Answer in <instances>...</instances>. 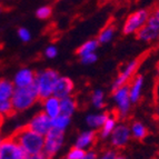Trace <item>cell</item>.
I'll return each instance as SVG.
<instances>
[{"instance_id": "1", "label": "cell", "mask_w": 159, "mask_h": 159, "mask_svg": "<svg viewBox=\"0 0 159 159\" xmlns=\"http://www.w3.org/2000/svg\"><path fill=\"white\" fill-rule=\"evenodd\" d=\"M15 139L19 143L26 151L28 159H45L43 154V145H45V136L36 133L30 129L28 126L20 127L12 134Z\"/></svg>"}, {"instance_id": "2", "label": "cell", "mask_w": 159, "mask_h": 159, "mask_svg": "<svg viewBox=\"0 0 159 159\" xmlns=\"http://www.w3.org/2000/svg\"><path fill=\"white\" fill-rule=\"evenodd\" d=\"M10 100L16 112H21L31 108L38 100H40L34 82L27 87H15Z\"/></svg>"}, {"instance_id": "3", "label": "cell", "mask_w": 159, "mask_h": 159, "mask_svg": "<svg viewBox=\"0 0 159 159\" xmlns=\"http://www.w3.org/2000/svg\"><path fill=\"white\" fill-rule=\"evenodd\" d=\"M59 74L53 69H45L36 74L34 85L37 87L40 100L52 95L55 84L58 80Z\"/></svg>"}, {"instance_id": "4", "label": "cell", "mask_w": 159, "mask_h": 159, "mask_svg": "<svg viewBox=\"0 0 159 159\" xmlns=\"http://www.w3.org/2000/svg\"><path fill=\"white\" fill-rule=\"evenodd\" d=\"M112 100L116 103V114L118 119H125L129 115L130 108H131V100H130L128 85L121 86L112 90Z\"/></svg>"}, {"instance_id": "5", "label": "cell", "mask_w": 159, "mask_h": 159, "mask_svg": "<svg viewBox=\"0 0 159 159\" xmlns=\"http://www.w3.org/2000/svg\"><path fill=\"white\" fill-rule=\"evenodd\" d=\"M65 131H61L56 128H51L45 136V145H43V154L46 158L55 157L64 145Z\"/></svg>"}, {"instance_id": "6", "label": "cell", "mask_w": 159, "mask_h": 159, "mask_svg": "<svg viewBox=\"0 0 159 159\" xmlns=\"http://www.w3.org/2000/svg\"><path fill=\"white\" fill-rule=\"evenodd\" d=\"M0 159H28V156L18 141L10 136L1 140Z\"/></svg>"}, {"instance_id": "7", "label": "cell", "mask_w": 159, "mask_h": 159, "mask_svg": "<svg viewBox=\"0 0 159 159\" xmlns=\"http://www.w3.org/2000/svg\"><path fill=\"white\" fill-rule=\"evenodd\" d=\"M149 11L146 9H141L133 12L127 17L125 24L122 26V34H136L141 27L146 25L149 17Z\"/></svg>"}, {"instance_id": "8", "label": "cell", "mask_w": 159, "mask_h": 159, "mask_svg": "<svg viewBox=\"0 0 159 159\" xmlns=\"http://www.w3.org/2000/svg\"><path fill=\"white\" fill-rule=\"evenodd\" d=\"M143 55H141L139 58L134 59V60L129 61L127 65H125V67L120 70V72L118 74L117 78L114 80V82H112V86H111L112 90L121 87V86L128 85V82L133 79L134 76L137 74V70H138V68H139V66H140L141 60L143 59Z\"/></svg>"}, {"instance_id": "9", "label": "cell", "mask_w": 159, "mask_h": 159, "mask_svg": "<svg viewBox=\"0 0 159 159\" xmlns=\"http://www.w3.org/2000/svg\"><path fill=\"white\" fill-rule=\"evenodd\" d=\"M110 143L112 148L116 149H122L128 145L129 140L131 139V134H130V128L126 124H117L116 128L111 133L110 137Z\"/></svg>"}, {"instance_id": "10", "label": "cell", "mask_w": 159, "mask_h": 159, "mask_svg": "<svg viewBox=\"0 0 159 159\" xmlns=\"http://www.w3.org/2000/svg\"><path fill=\"white\" fill-rule=\"evenodd\" d=\"M27 126L31 130H34V131H36V133L40 134V135L43 136L47 135L48 131L52 128L51 118L43 111H40L34 115Z\"/></svg>"}, {"instance_id": "11", "label": "cell", "mask_w": 159, "mask_h": 159, "mask_svg": "<svg viewBox=\"0 0 159 159\" xmlns=\"http://www.w3.org/2000/svg\"><path fill=\"white\" fill-rule=\"evenodd\" d=\"M75 90V84L70 78L68 77H61L59 76L58 80L55 84L53 87L52 95L56 96L57 98L62 99L65 97L71 96Z\"/></svg>"}, {"instance_id": "12", "label": "cell", "mask_w": 159, "mask_h": 159, "mask_svg": "<svg viewBox=\"0 0 159 159\" xmlns=\"http://www.w3.org/2000/svg\"><path fill=\"white\" fill-rule=\"evenodd\" d=\"M143 87V77L141 75L136 74L134 78L128 82V90H129L130 100L133 103H137L141 98Z\"/></svg>"}, {"instance_id": "13", "label": "cell", "mask_w": 159, "mask_h": 159, "mask_svg": "<svg viewBox=\"0 0 159 159\" xmlns=\"http://www.w3.org/2000/svg\"><path fill=\"white\" fill-rule=\"evenodd\" d=\"M36 79V74L34 70L29 68H22L18 70L15 78H13V85L15 87H27L32 85Z\"/></svg>"}, {"instance_id": "14", "label": "cell", "mask_w": 159, "mask_h": 159, "mask_svg": "<svg viewBox=\"0 0 159 159\" xmlns=\"http://www.w3.org/2000/svg\"><path fill=\"white\" fill-rule=\"evenodd\" d=\"M43 111L50 118L57 117L60 114V99L53 95L43 99Z\"/></svg>"}, {"instance_id": "15", "label": "cell", "mask_w": 159, "mask_h": 159, "mask_svg": "<svg viewBox=\"0 0 159 159\" xmlns=\"http://www.w3.org/2000/svg\"><path fill=\"white\" fill-rule=\"evenodd\" d=\"M97 134L93 130H87V131H84L78 136L77 140L75 143V146L79 147V148L88 150L93 146V143H96V139H97Z\"/></svg>"}, {"instance_id": "16", "label": "cell", "mask_w": 159, "mask_h": 159, "mask_svg": "<svg viewBox=\"0 0 159 159\" xmlns=\"http://www.w3.org/2000/svg\"><path fill=\"white\" fill-rule=\"evenodd\" d=\"M136 36H137L138 40H140V41L151 43V41H155L159 38V30L154 29L152 27L148 26L146 24L136 32Z\"/></svg>"}, {"instance_id": "17", "label": "cell", "mask_w": 159, "mask_h": 159, "mask_svg": "<svg viewBox=\"0 0 159 159\" xmlns=\"http://www.w3.org/2000/svg\"><path fill=\"white\" fill-rule=\"evenodd\" d=\"M117 121H118V118H117L116 114L114 112V115H109V117L107 118V120L103 122V125L99 128V138L100 139H107V138L110 137L111 133L114 131V129L117 126Z\"/></svg>"}, {"instance_id": "18", "label": "cell", "mask_w": 159, "mask_h": 159, "mask_svg": "<svg viewBox=\"0 0 159 159\" xmlns=\"http://www.w3.org/2000/svg\"><path fill=\"white\" fill-rule=\"evenodd\" d=\"M76 110H77V100L75 97H72V95L60 99V114L71 117L76 112Z\"/></svg>"}, {"instance_id": "19", "label": "cell", "mask_w": 159, "mask_h": 159, "mask_svg": "<svg viewBox=\"0 0 159 159\" xmlns=\"http://www.w3.org/2000/svg\"><path fill=\"white\" fill-rule=\"evenodd\" d=\"M109 115H110V112L106 111L99 112V114H90L86 118V122L91 129H99L103 125V122L107 120Z\"/></svg>"}, {"instance_id": "20", "label": "cell", "mask_w": 159, "mask_h": 159, "mask_svg": "<svg viewBox=\"0 0 159 159\" xmlns=\"http://www.w3.org/2000/svg\"><path fill=\"white\" fill-rule=\"evenodd\" d=\"M129 128H130V134H131V138H134V139H136L138 141H143L148 136V129L140 121L131 122V125L129 126Z\"/></svg>"}, {"instance_id": "21", "label": "cell", "mask_w": 159, "mask_h": 159, "mask_svg": "<svg viewBox=\"0 0 159 159\" xmlns=\"http://www.w3.org/2000/svg\"><path fill=\"white\" fill-rule=\"evenodd\" d=\"M115 32H116V27L112 24H108L106 27H103L101 31L99 32L97 40L99 41V43H107L109 41H111L112 38L115 36Z\"/></svg>"}, {"instance_id": "22", "label": "cell", "mask_w": 159, "mask_h": 159, "mask_svg": "<svg viewBox=\"0 0 159 159\" xmlns=\"http://www.w3.org/2000/svg\"><path fill=\"white\" fill-rule=\"evenodd\" d=\"M99 45H100V43H99V41L97 39H90L82 43L77 49L76 53H77L79 57H81V56L87 55V53L96 52V50H97V48H98Z\"/></svg>"}, {"instance_id": "23", "label": "cell", "mask_w": 159, "mask_h": 159, "mask_svg": "<svg viewBox=\"0 0 159 159\" xmlns=\"http://www.w3.org/2000/svg\"><path fill=\"white\" fill-rule=\"evenodd\" d=\"M15 90V85L12 81L7 79H0V100L10 99Z\"/></svg>"}, {"instance_id": "24", "label": "cell", "mask_w": 159, "mask_h": 159, "mask_svg": "<svg viewBox=\"0 0 159 159\" xmlns=\"http://www.w3.org/2000/svg\"><path fill=\"white\" fill-rule=\"evenodd\" d=\"M70 121H71V117L62 114H59L55 118H51L52 128H56V129L61 130V131H65L68 128V126L70 125Z\"/></svg>"}, {"instance_id": "25", "label": "cell", "mask_w": 159, "mask_h": 159, "mask_svg": "<svg viewBox=\"0 0 159 159\" xmlns=\"http://www.w3.org/2000/svg\"><path fill=\"white\" fill-rule=\"evenodd\" d=\"M0 114L3 115L5 117H11L16 114V110L13 108L10 99L0 100Z\"/></svg>"}, {"instance_id": "26", "label": "cell", "mask_w": 159, "mask_h": 159, "mask_svg": "<svg viewBox=\"0 0 159 159\" xmlns=\"http://www.w3.org/2000/svg\"><path fill=\"white\" fill-rule=\"evenodd\" d=\"M91 103L97 109H102L105 107V93L102 90H95L91 95Z\"/></svg>"}, {"instance_id": "27", "label": "cell", "mask_w": 159, "mask_h": 159, "mask_svg": "<svg viewBox=\"0 0 159 159\" xmlns=\"http://www.w3.org/2000/svg\"><path fill=\"white\" fill-rule=\"evenodd\" d=\"M67 159H85L86 158V150L79 147L75 146L67 152Z\"/></svg>"}, {"instance_id": "28", "label": "cell", "mask_w": 159, "mask_h": 159, "mask_svg": "<svg viewBox=\"0 0 159 159\" xmlns=\"http://www.w3.org/2000/svg\"><path fill=\"white\" fill-rule=\"evenodd\" d=\"M52 15V8L50 6H43L40 8L37 9L36 11V16L40 20H46V19H49Z\"/></svg>"}, {"instance_id": "29", "label": "cell", "mask_w": 159, "mask_h": 159, "mask_svg": "<svg viewBox=\"0 0 159 159\" xmlns=\"http://www.w3.org/2000/svg\"><path fill=\"white\" fill-rule=\"evenodd\" d=\"M98 57L96 55V52H91V53H87L85 56L80 57V61H81L82 65H93L97 61Z\"/></svg>"}, {"instance_id": "30", "label": "cell", "mask_w": 159, "mask_h": 159, "mask_svg": "<svg viewBox=\"0 0 159 159\" xmlns=\"http://www.w3.org/2000/svg\"><path fill=\"white\" fill-rule=\"evenodd\" d=\"M18 37L19 39L24 41V43H28L31 39V34L27 28H19L18 29Z\"/></svg>"}, {"instance_id": "31", "label": "cell", "mask_w": 159, "mask_h": 159, "mask_svg": "<svg viewBox=\"0 0 159 159\" xmlns=\"http://www.w3.org/2000/svg\"><path fill=\"white\" fill-rule=\"evenodd\" d=\"M119 152L117 151V149L116 148H114V149H108V150H105L102 152V155H101V158H103V159H117V158H120V156L119 155Z\"/></svg>"}, {"instance_id": "32", "label": "cell", "mask_w": 159, "mask_h": 159, "mask_svg": "<svg viewBox=\"0 0 159 159\" xmlns=\"http://www.w3.org/2000/svg\"><path fill=\"white\" fill-rule=\"evenodd\" d=\"M58 55V49H57L56 46H49V47L46 48V50H45V56L46 58L48 59H53L55 57Z\"/></svg>"}, {"instance_id": "33", "label": "cell", "mask_w": 159, "mask_h": 159, "mask_svg": "<svg viewBox=\"0 0 159 159\" xmlns=\"http://www.w3.org/2000/svg\"><path fill=\"white\" fill-rule=\"evenodd\" d=\"M98 158V155H97V152H96L95 150H93V149H88V150H86V158L85 159H96Z\"/></svg>"}, {"instance_id": "34", "label": "cell", "mask_w": 159, "mask_h": 159, "mask_svg": "<svg viewBox=\"0 0 159 159\" xmlns=\"http://www.w3.org/2000/svg\"><path fill=\"white\" fill-rule=\"evenodd\" d=\"M151 15L156 17L157 19H159V7H158L157 9H155V10L152 11V12H151Z\"/></svg>"}, {"instance_id": "35", "label": "cell", "mask_w": 159, "mask_h": 159, "mask_svg": "<svg viewBox=\"0 0 159 159\" xmlns=\"http://www.w3.org/2000/svg\"><path fill=\"white\" fill-rule=\"evenodd\" d=\"M3 120H5V116H3V115L0 114V128H1V126H2Z\"/></svg>"}, {"instance_id": "36", "label": "cell", "mask_w": 159, "mask_h": 159, "mask_svg": "<svg viewBox=\"0 0 159 159\" xmlns=\"http://www.w3.org/2000/svg\"><path fill=\"white\" fill-rule=\"evenodd\" d=\"M3 9H5V8H3V6L0 3V12H1V11H3Z\"/></svg>"}, {"instance_id": "37", "label": "cell", "mask_w": 159, "mask_h": 159, "mask_svg": "<svg viewBox=\"0 0 159 159\" xmlns=\"http://www.w3.org/2000/svg\"><path fill=\"white\" fill-rule=\"evenodd\" d=\"M156 112H157V115L159 116V105L157 106V109H156Z\"/></svg>"}, {"instance_id": "38", "label": "cell", "mask_w": 159, "mask_h": 159, "mask_svg": "<svg viewBox=\"0 0 159 159\" xmlns=\"http://www.w3.org/2000/svg\"><path fill=\"white\" fill-rule=\"evenodd\" d=\"M0 146H1V139H0Z\"/></svg>"}]
</instances>
